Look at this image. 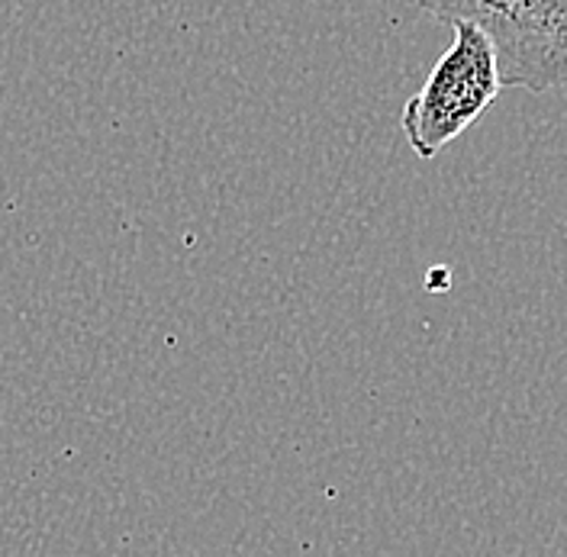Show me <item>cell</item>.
<instances>
[{
    "label": "cell",
    "mask_w": 567,
    "mask_h": 557,
    "mask_svg": "<svg viewBox=\"0 0 567 557\" xmlns=\"http://www.w3.org/2000/svg\"><path fill=\"white\" fill-rule=\"evenodd\" d=\"M455 39L406 101L400 126L420 158H435L496 104L503 84L494 35L477 23H452Z\"/></svg>",
    "instance_id": "6da1fadb"
},
{
    "label": "cell",
    "mask_w": 567,
    "mask_h": 557,
    "mask_svg": "<svg viewBox=\"0 0 567 557\" xmlns=\"http://www.w3.org/2000/svg\"><path fill=\"white\" fill-rule=\"evenodd\" d=\"M442 23H477L494 35L506 87L567 84V0H416Z\"/></svg>",
    "instance_id": "7a4b0ae2"
}]
</instances>
